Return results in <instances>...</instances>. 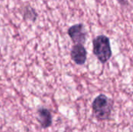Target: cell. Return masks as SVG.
<instances>
[{
	"mask_svg": "<svg viewBox=\"0 0 133 132\" xmlns=\"http://www.w3.org/2000/svg\"><path fill=\"white\" fill-rule=\"evenodd\" d=\"M113 100L104 94L99 95L93 102V111L99 121H106L111 117L113 109Z\"/></svg>",
	"mask_w": 133,
	"mask_h": 132,
	"instance_id": "obj_1",
	"label": "cell"
},
{
	"mask_svg": "<svg viewBox=\"0 0 133 132\" xmlns=\"http://www.w3.org/2000/svg\"><path fill=\"white\" fill-rule=\"evenodd\" d=\"M94 54L102 63L107 62L111 57L112 52L110 44V40L104 35L97 36L93 41Z\"/></svg>",
	"mask_w": 133,
	"mask_h": 132,
	"instance_id": "obj_2",
	"label": "cell"
},
{
	"mask_svg": "<svg viewBox=\"0 0 133 132\" xmlns=\"http://www.w3.org/2000/svg\"><path fill=\"white\" fill-rule=\"evenodd\" d=\"M68 34L76 44L83 45L87 40V30L83 23L75 24L69 27Z\"/></svg>",
	"mask_w": 133,
	"mask_h": 132,
	"instance_id": "obj_3",
	"label": "cell"
},
{
	"mask_svg": "<svg viewBox=\"0 0 133 132\" xmlns=\"http://www.w3.org/2000/svg\"><path fill=\"white\" fill-rule=\"evenodd\" d=\"M87 51L83 45L75 44L71 50V58L77 65H83L87 60Z\"/></svg>",
	"mask_w": 133,
	"mask_h": 132,
	"instance_id": "obj_4",
	"label": "cell"
},
{
	"mask_svg": "<svg viewBox=\"0 0 133 132\" xmlns=\"http://www.w3.org/2000/svg\"><path fill=\"white\" fill-rule=\"evenodd\" d=\"M37 121L43 128L50 127L52 124V117L50 111L46 108H40L37 110Z\"/></svg>",
	"mask_w": 133,
	"mask_h": 132,
	"instance_id": "obj_5",
	"label": "cell"
},
{
	"mask_svg": "<svg viewBox=\"0 0 133 132\" xmlns=\"http://www.w3.org/2000/svg\"><path fill=\"white\" fill-rule=\"evenodd\" d=\"M37 16V14L36 13L34 9H31L30 7L26 8V10L25 11V13H24L25 19H27L28 20L34 21L36 19Z\"/></svg>",
	"mask_w": 133,
	"mask_h": 132,
	"instance_id": "obj_6",
	"label": "cell"
},
{
	"mask_svg": "<svg viewBox=\"0 0 133 132\" xmlns=\"http://www.w3.org/2000/svg\"><path fill=\"white\" fill-rule=\"evenodd\" d=\"M118 2L120 3V4H122V5H126V4H128V1L127 0H118Z\"/></svg>",
	"mask_w": 133,
	"mask_h": 132,
	"instance_id": "obj_7",
	"label": "cell"
}]
</instances>
